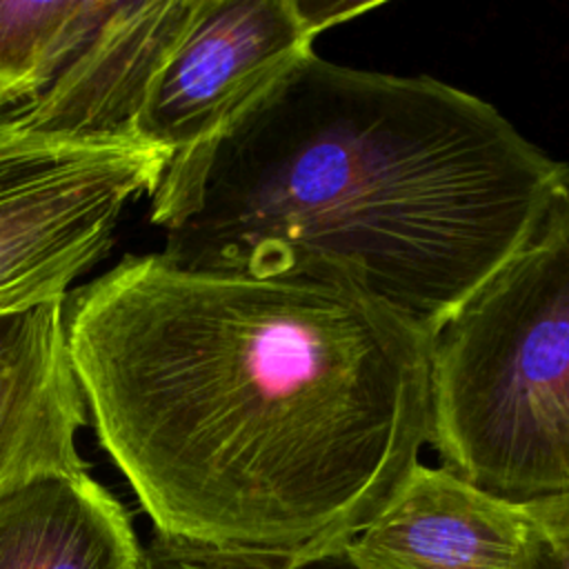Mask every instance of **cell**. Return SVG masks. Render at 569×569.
<instances>
[{"mask_svg":"<svg viewBox=\"0 0 569 569\" xmlns=\"http://www.w3.org/2000/svg\"><path fill=\"white\" fill-rule=\"evenodd\" d=\"M96 436L156 531L342 551L429 442L427 338L296 280L124 256L64 298Z\"/></svg>","mask_w":569,"mask_h":569,"instance_id":"1","label":"cell"},{"mask_svg":"<svg viewBox=\"0 0 569 569\" xmlns=\"http://www.w3.org/2000/svg\"><path fill=\"white\" fill-rule=\"evenodd\" d=\"M567 173L469 91L311 51L169 158L149 220L176 269L347 291L429 338Z\"/></svg>","mask_w":569,"mask_h":569,"instance_id":"2","label":"cell"},{"mask_svg":"<svg viewBox=\"0 0 569 569\" xmlns=\"http://www.w3.org/2000/svg\"><path fill=\"white\" fill-rule=\"evenodd\" d=\"M427 358L442 467L516 505L569 502V173Z\"/></svg>","mask_w":569,"mask_h":569,"instance_id":"3","label":"cell"},{"mask_svg":"<svg viewBox=\"0 0 569 569\" xmlns=\"http://www.w3.org/2000/svg\"><path fill=\"white\" fill-rule=\"evenodd\" d=\"M169 158L136 133L60 136L0 111V313L64 300Z\"/></svg>","mask_w":569,"mask_h":569,"instance_id":"4","label":"cell"},{"mask_svg":"<svg viewBox=\"0 0 569 569\" xmlns=\"http://www.w3.org/2000/svg\"><path fill=\"white\" fill-rule=\"evenodd\" d=\"M376 7L380 0H196L131 133L171 156L202 142L311 53L322 31Z\"/></svg>","mask_w":569,"mask_h":569,"instance_id":"5","label":"cell"},{"mask_svg":"<svg viewBox=\"0 0 569 569\" xmlns=\"http://www.w3.org/2000/svg\"><path fill=\"white\" fill-rule=\"evenodd\" d=\"M540 529L536 507L418 462L345 556L353 569H527Z\"/></svg>","mask_w":569,"mask_h":569,"instance_id":"6","label":"cell"},{"mask_svg":"<svg viewBox=\"0 0 569 569\" xmlns=\"http://www.w3.org/2000/svg\"><path fill=\"white\" fill-rule=\"evenodd\" d=\"M193 9L196 0H109L104 18L56 80L18 107V113L47 133H131L147 91Z\"/></svg>","mask_w":569,"mask_h":569,"instance_id":"7","label":"cell"},{"mask_svg":"<svg viewBox=\"0 0 569 569\" xmlns=\"http://www.w3.org/2000/svg\"><path fill=\"white\" fill-rule=\"evenodd\" d=\"M87 405L64 322V300L0 313V487L84 471L78 433Z\"/></svg>","mask_w":569,"mask_h":569,"instance_id":"8","label":"cell"},{"mask_svg":"<svg viewBox=\"0 0 569 569\" xmlns=\"http://www.w3.org/2000/svg\"><path fill=\"white\" fill-rule=\"evenodd\" d=\"M140 549L122 505L89 469L0 493V569H133Z\"/></svg>","mask_w":569,"mask_h":569,"instance_id":"9","label":"cell"},{"mask_svg":"<svg viewBox=\"0 0 569 569\" xmlns=\"http://www.w3.org/2000/svg\"><path fill=\"white\" fill-rule=\"evenodd\" d=\"M107 7L109 0H0V109L40 96Z\"/></svg>","mask_w":569,"mask_h":569,"instance_id":"10","label":"cell"},{"mask_svg":"<svg viewBox=\"0 0 569 569\" xmlns=\"http://www.w3.org/2000/svg\"><path fill=\"white\" fill-rule=\"evenodd\" d=\"M133 569H353L342 551L316 558L224 547L156 531L140 549Z\"/></svg>","mask_w":569,"mask_h":569,"instance_id":"11","label":"cell"},{"mask_svg":"<svg viewBox=\"0 0 569 569\" xmlns=\"http://www.w3.org/2000/svg\"><path fill=\"white\" fill-rule=\"evenodd\" d=\"M542 529L527 569H569V502L536 505Z\"/></svg>","mask_w":569,"mask_h":569,"instance_id":"12","label":"cell"},{"mask_svg":"<svg viewBox=\"0 0 569 569\" xmlns=\"http://www.w3.org/2000/svg\"><path fill=\"white\" fill-rule=\"evenodd\" d=\"M0 493H4V491H2V487H0Z\"/></svg>","mask_w":569,"mask_h":569,"instance_id":"13","label":"cell"}]
</instances>
